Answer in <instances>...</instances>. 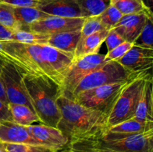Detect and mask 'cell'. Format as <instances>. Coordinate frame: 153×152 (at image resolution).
<instances>
[{
    "label": "cell",
    "mask_w": 153,
    "mask_h": 152,
    "mask_svg": "<svg viewBox=\"0 0 153 152\" xmlns=\"http://www.w3.org/2000/svg\"><path fill=\"white\" fill-rule=\"evenodd\" d=\"M24 75L16 66L0 60V77L8 103L24 104L34 111L24 83Z\"/></svg>",
    "instance_id": "8992f818"
},
{
    "label": "cell",
    "mask_w": 153,
    "mask_h": 152,
    "mask_svg": "<svg viewBox=\"0 0 153 152\" xmlns=\"http://www.w3.org/2000/svg\"><path fill=\"white\" fill-rule=\"evenodd\" d=\"M26 127L32 137L41 145L59 151L69 144L67 137L58 128L43 124L31 125Z\"/></svg>",
    "instance_id": "7c38bea8"
},
{
    "label": "cell",
    "mask_w": 153,
    "mask_h": 152,
    "mask_svg": "<svg viewBox=\"0 0 153 152\" xmlns=\"http://www.w3.org/2000/svg\"><path fill=\"white\" fill-rule=\"evenodd\" d=\"M97 152H117L115 151L110 150V149L105 148H102L99 146V142H98V148H97Z\"/></svg>",
    "instance_id": "74e56055"
},
{
    "label": "cell",
    "mask_w": 153,
    "mask_h": 152,
    "mask_svg": "<svg viewBox=\"0 0 153 152\" xmlns=\"http://www.w3.org/2000/svg\"><path fill=\"white\" fill-rule=\"evenodd\" d=\"M37 8L50 16L82 17L77 0H42Z\"/></svg>",
    "instance_id": "2e32d148"
},
{
    "label": "cell",
    "mask_w": 153,
    "mask_h": 152,
    "mask_svg": "<svg viewBox=\"0 0 153 152\" xmlns=\"http://www.w3.org/2000/svg\"><path fill=\"white\" fill-rule=\"evenodd\" d=\"M123 15L114 6L110 4L102 13L99 15L105 29L111 30L120 20Z\"/></svg>",
    "instance_id": "484cf974"
},
{
    "label": "cell",
    "mask_w": 153,
    "mask_h": 152,
    "mask_svg": "<svg viewBox=\"0 0 153 152\" xmlns=\"http://www.w3.org/2000/svg\"><path fill=\"white\" fill-rule=\"evenodd\" d=\"M105 29L102 24L99 16H89L85 19L82 26L81 28L80 37H79V43L83 41L85 38H86L88 36L100 31V30Z\"/></svg>",
    "instance_id": "83f0119b"
},
{
    "label": "cell",
    "mask_w": 153,
    "mask_h": 152,
    "mask_svg": "<svg viewBox=\"0 0 153 152\" xmlns=\"http://www.w3.org/2000/svg\"><path fill=\"white\" fill-rule=\"evenodd\" d=\"M57 103L61 114L57 128L67 137L69 142L100 139L107 131V115L84 107L63 95L58 97Z\"/></svg>",
    "instance_id": "6da1fadb"
},
{
    "label": "cell",
    "mask_w": 153,
    "mask_h": 152,
    "mask_svg": "<svg viewBox=\"0 0 153 152\" xmlns=\"http://www.w3.org/2000/svg\"><path fill=\"white\" fill-rule=\"evenodd\" d=\"M82 17L99 16L111 4V0H77Z\"/></svg>",
    "instance_id": "603a6c76"
},
{
    "label": "cell",
    "mask_w": 153,
    "mask_h": 152,
    "mask_svg": "<svg viewBox=\"0 0 153 152\" xmlns=\"http://www.w3.org/2000/svg\"><path fill=\"white\" fill-rule=\"evenodd\" d=\"M80 30L52 34L47 44L57 49L74 55L80 37Z\"/></svg>",
    "instance_id": "ffe728a7"
},
{
    "label": "cell",
    "mask_w": 153,
    "mask_h": 152,
    "mask_svg": "<svg viewBox=\"0 0 153 152\" xmlns=\"http://www.w3.org/2000/svg\"><path fill=\"white\" fill-rule=\"evenodd\" d=\"M13 122L11 113L7 104L0 100V123L2 122Z\"/></svg>",
    "instance_id": "e575fe53"
},
{
    "label": "cell",
    "mask_w": 153,
    "mask_h": 152,
    "mask_svg": "<svg viewBox=\"0 0 153 152\" xmlns=\"http://www.w3.org/2000/svg\"><path fill=\"white\" fill-rule=\"evenodd\" d=\"M9 109L11 113L13 121L16 124L28 126L35 122H40V119L30 107L24 104H9Z\"/></svg>",
    "instance_id": "44dd1931"
},
{
    "label": "cell",
    "mask_w": 153,
    "mask_h": 152,
    "mask_svg": "<svg viewBox=\"0 0 153 152\" xmlns=\"http://www.w3.org/2000/svg\"><path fill=\"white\" fill-rule=\"evenodd\" d=\"M64 152H68V151H64Z\"/></svg>",
    "instance_id": "f35d334b"
},
{
    "label": "cell",
    "mask_w": 153,
    "mask_h": 152,
    "mask_svg": "<svg viewBox=\"0 0 153 152\" xmlns=\"http://www.w3.org/2000/svg\"><path fill=\"white\" fill-rule=\"evenodd\" d=\"M141 72H131L116 61H106L81 80L73 92L72 98L87 89L111 83L129 81Z\"/></svg>",
    "instance_id": "277c9868"
},
{
    "label": "cell",
    "mask_w": 153,
    "mask_h": 152,
    "mask_svg": "<svg viewBox=\"0 0 153 152\" xmlns=\"http://www.w3.org/2000/svg\"><path fill=\"white\" fill-rule=\"evenodd\" d=\"M150 76L151 70L144 71L126 86L108 118V129L124 121L134 119L143 86Z\"/></svg>",
    "instance_id": "3957f363"
},
{
    "label": "cell",
    "mask_w": 153,
    "mask_h": 152,
    "mask_svg": "<svg viewBox=\"0 0 153 152\" xmlns=\"http://www.w3.org/2000/svg\"><path fill=\"white\" fill-rule=\"evenodd\" d=\"M15 31L0 24V41H12Z\"/></svg>",
    "instance_id": "d590c367"
},
{
    "label": "cell",
    "mask_w": 153,
    "mask_h": 152,
    "mask_svg": "<svg viewBox=\"0 0 153 152\" xmlns=\"http://www.w3.org/2000/svg\"><path fill=\"white\" fill-rule=\"evenodd\" d=\"M152 16L148 18L140 35L134 41V45L141 47L153 49V19Z\"/></svg>",
    "instance_id": "4316f807"
},
{
    "label": "cell",
    "mask_w": 153,
    "mask_h": 152,
    "mask_svg": "<svg viewBox=\"0 0 153 152\" xmlns=\"http://www.w3.org/2000/svg\"><path fill=\"white\" fill-rule=\"evenodd\" d=\"M111 4L117 7L123 15L137 13L150 10L143 0H111Z\"/></svg>",
    "instance_id": "cb8c5ba5"
},
{
    "label": "cell",
    "mask_w": 153,
    "mask_h": 152,
    "mask_svg": "<svg viewBox=\"0 0 153 152\" xmlns=\"http://www.w3.org/2000/svg\"><path fill=\"white\" fill-rule=\"evenodd\" d=\"M0 24L13 31L19 30V25L15 19L9 4L0 1Z\"/></svg>",
    "instance_id": "f1b7e54d"
},
{
    "label": "cell",
    "mask_w": 153,
    "mask_h": 152,
    "mask_svg": "<svg viewBox=\"0 0 153 152\" xmlns=\"http://www.w3.org/2000/svg\"><path fill=\"white\" fill-rule=\"evenodd\" d=\"M0 100H1V101H2L4 104H7V105L9 104L8 101H7V97H6L4 87H3L2 83H1V77H0Z\"/></svg>",
    "instance_id": "8d00e7d4"
},
{
    "label": "cell",
    "mask_w": 153,
    "mask_h": 152,
    "mask_svg": "<svg viewBox=\"0 0 153 152\" xmlns=\"http://www.w3.org/2000/svg\"><path fill=\"white\" fill-rule=\"evenodd\" d=\"M104 63L105 55L102 54L87 55L74 60L63 79L61 95L71 98L81 80Z\"/></svg>",
    "instance_id": "52a82bcc"
},
{
    "label": "cell",
    "mask_w": 153,
    "mask_h": 152,
    "mask_svg": "<svg viewBox=\"0 0 153 152\" xmlns=\"http://www.w3.org/2000/svg\"><path fill=\"white\" fill-rule=\"evenodd\" d=\"M99 146L117 152H153V130L115 140L99 139Z\"/></svg>",
    "instance_id": "ba28073f"
},
{
    "label": "cell",
    "mask_w": 153,
    "mask_h": 152,
    "mask_svg": "<svg viewBox=\"0 0 153 152\" xmlns=\"http://www.w3.org/2000/svg\"><path fill=\"white\" fill-rule=\"evenodd\" d=\"M129 82L130 80L111 83L87 89L70 99H73L84 107L98 110L108 116L121 92Z\"/></svg>",
    "instance_id": "5b68a950"
},
{
    "label": "cell",
    "mask_w": 153,
    "mask_h": 152,
    "mask_svg": "<svg viewBox=\"0 0 153 152\" xmlns=\"http://www.w3.org/2000/svg\"><path fill=\"white\" fill-rule=\"evenodd\" d=\"M110 30L102 29L88 36L83 41L78 43L74 53L75 60L87 55L99 54L102 45L105 40Z\"/></svg>",
    "instance_id": "ac0fdd59"
},
{
    "label": "cell",
    "mask_w": 153,
    "mask_h": 152,
    "mask_svg": "<svg viewBox=\"0 0 153 152\" xmlns=\"http://www.w3.org/2000/svg\"><path fill=\"white\" fill-rule=\"evenodd\" d=\"M85 17L67 18L61 16H49L42 20L29 25L26 31L52 35L66 31L81 29Z\"/></svg>",
    "instance_id": "9c48e42d"
},
{
    "label": "cell",
    "mask_w": 153,
    "mask_h": 152,
    "mask_svg": "<svg viewBox=\"0 0 153 152\" xmlns=\"http://www.w3.org/2000/svg\"><path fill=\"white\" fill-rule=\"evenodd\" d=\"M105 42L106 46H107L108 52H109V51L116 48L119 45H120L123 42H125V40L115 30L111 28L108 31V34L106 37Z\"/></svg>",
    "instance_id": "d6a6232c"
},
{
    "label": "cell",
    "mask_w": 153,
    "mask_h": 152,
    "mask_svg": "<svg viewBox=\"0 0 153 152\" xmlns=\"http://www.w3.org/2000/svg\"><path fill=\"white\" fill-rule=\"evenodd\" d=\"M99 139H83L71 142L67 145L68 152H97Z\"/></svg>",
    "instance_id": "f546056e"
},
{
    "label": "cell",
    "mask_w": 153,
    "mask_h": 152,
    "mask_svg": "<svg viewBox=\"0 0 153 152\" xmlns=\"http://www.w3.org/2000/svg\"><path fill=\"white\" fill-rule=\"evenodd\" d=\"M0 142L41 145L32 137L26 126L8 121L0 123Z\"/></svg>",
    "instance_id": "9a60e30c"
},
{
    "label": "cell",
    "mask_w": 153,
    "mask_h": 152,
    "mask_svg": "<svg viewBox=\"0 0 153 152\" xmlns=\"http://www.w3.org/2000/svg\"><path fill=\"white\" fill-rule=\"evenodd\" d=\"M152 16V10L137 13L123 15L119 22L114 25V30L117 31L125 41L134 43L140 35L148 18Z\"/></svg>",
    "instance_id": "30bf717a"
},
{
    "label": "cell",
    "mask_w": 153,
    "mask_h": 152,
    "mask_svg": "<svg viewBox=\"0 0 153 152\" xmlns=\"http://www.w3.org/2000/svg\"><path fill=\"white\" fill-rule=\"evenodd\" d=\"M133 46H134L133 43L127 41L123 42L114 49L108 52V53L105 55V62L111 61H117L120 58L123 57Z\"/></svg>",
    "instance_id": "1f68e13d"
},
{
    "label": "cell",
    "mask_w": 153,
    "mask_h": 152,
    "mask_svg": "<svg viewBox=\"0 0 153 152\" xmlns=\"http://www.w3.org/2000/svg\"><path fill=\"white\" fill-rule=\"evenodd\" d=\"M23 80L40 123L57 128L61 118L57 103V98L61 95V87L49 79L31 75H25Z\"/></svg>",
    "instance_id": "7a4b0ae2"
},
{
    "label": "cell",
    "mask_w": 153,
    "mask_h": 152,
    "mask_svg": "<svg viewBox=\"0 0 153 152\" xmlns=\"http://www.w3.org/2000/svg\"><path fill=\"white\" fill-rule=\"evenodd\" d=\"M0 1L13 7H37L42 0H0Z\"/></svg>",
    "instance_id": "836d02e7"
},
{
    "label": "cell",
    "mask_w": 153,
    "mask_h": 152,
    "mask_svg": "<svg viewBox=\"0 0 153 152\" xmlns=\"http://www.w3.org/2000/svg\"><path fill=\"white\" fill-rule=\"evenodd\" d=\"M0 152H2V151H1V149H0Z\"/></svg>",
    "instance_id": "ab89813d"
},
{
    "label": "cell",
    "mask_w": 153,
    "mask_h": 152,
    "mask_svg": "<svg viewBox=\"0 0 153 152\" xmlns=\"http://www.w3.org/2000/svg\"><path fill=\"white\" fill-rule=\"evenodd\" d=\"M0 60L13 65L24 75H31V72L28 70V69L25 66V64L19 60V58L17 56L8 53L4 50L1 41H0Z\"/></svg>",
    "instance_id": "4dcf8cb0"
},
{
    "label": "cell",
    "mask_w": 153,
    "mask_h": 152,
    "mask_svg": "<svg viewBox=\"0 0 153 152\" xmlns=\"http://www.w3.org/2000/svg\"><path fill=\"white\" fill-rule=\"evenodd\" d=\"M10 8L15 19L19 25V30L22 31H26L29 25L50 16L34 7L10 6Z\"/></svg>",
    "instance_id": "d6986e66"
},
{
    "label": "cell",
    "mask_w": 153,
    "mask_h": 152,
    "mask_svg": "<svg viewBox=\"0 0 153 152\" xmlns=\"http://www.w3.org/2000/svg\"><path fill=\"white\" fill-rule=\"evenodd\" d=\"M0 149L2 152H58L55 149L40 145L16 144L2 142H0Z\"/></svg>",
    "instance_id": "d4e9b609"
},
{
    "label": "cell",
    "mask_w": 153,
    "mask_h": 152,
    "mask_svg": "<svg viewBox=\"0 0 153 152\" xmlns=\"http://www.w3.org/2000/svg\"><path fill=\"white\" fill-rule=\"evenodd\" d=\"M134 119L140 122H153L152 76L145 83Z\"/></svg>",
    "instance_id": "e0dca14e"
},
{
    "label": "cell",
    "mask_w": 153,
    "mask_h": 152,
    "mask_svg": "<svg viewBox=\"0 0 153 152\" xmlns=\"http://www.w3.org/2000/svg\"><path fill=\"white\" fill-rule=\"evenodd\" d=\"M152 130L153 122H140L131 119L110 127L100 139L103 141L115 140L131 134L146 133Z\"/></svg>",
    "instance_id": "5bb4252c"
},
{
    "label": "cell",
    "mask_w": 153,
    "mask_h": 152,
    "mask_svg": "<svg viewBox=\"0 0 153 152\" xmlns=\"http://www.w3.org/2000/svg\"><path fill=\"white\" fill-rule=\"evenodd\" d=\"M49 37V34L18 30L13 33L12 41L28 45H45L48 43Z\"/></svg>",
    "instance_id": "7402d4cb"
},
{
    "label": "cell",
    "mask_w": 153,
    "mask_h": 152,
    "mask_svg": "<svg viewBox=\"0 0 153 152\" xmlns=\"http://www.w3.org/2000/svg\"><path fill=\"white\" fill-rule=\"evenodd\" d=\"M116 61L131 72L139 73L152 70L153 49L134 45L123 57Z\"/></svg>",
    "instance_id": "8fae6325"
},
{
    "label": "cell",
    "mask_w": 153,
    "mask_h": 152,
    "mask_svg": "<svg viewBox=\"0 0 153 152\" xmlns=\"http://www.w3.org/2000/svg\"><path fill=\"white\" fill-rule=\"evenodd\" d=\"M40 53L55 73L62 85L63 79L74 61V55L59 50L48 44L40 45Z\"/></svg>",
    "instance_id": "4fadbf2b"
}]
</instances>
